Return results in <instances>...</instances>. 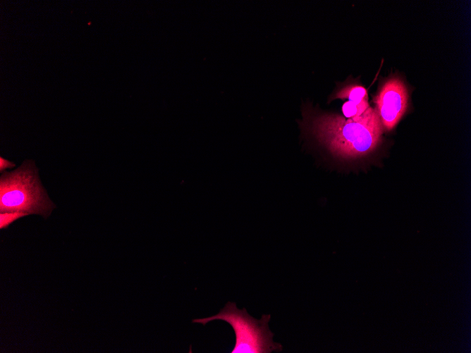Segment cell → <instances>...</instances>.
<instances>
[{
  "label": "cell",
  "instance_id": "cell-1",
  "mask_svg": "<svg viewBox=\"0 0 471 353\" xmlns=\"http://www.w3.org/2000/svg\"><path fill=\"white\" fill-rule=\"evenodd\" d=\"M299 125L302 132L343 159L367 156L382 142L384 129L375 109L371 106L361 116L350 118L304 106Z\"/></svg>",
  "mask_w": 471,
  "mask_h": 353
},
{
  "label": "cell",
  "instance_id": "cell-2",
  "mask_svg": "<svg viewBox=\"0 0 471 353\" xmlns=\"http://www.w3.org/2000/svg\"><path fill=\"white\" fill-rule=\"evenodd\" d=\"M55 205L39 180L32 160L16 170L4 171L0 177V212H24L48 217Z\"/></svg>",
  "mask_w": 471,
  "mask_h": 353
},
{
  "label": "cell",
  "instance_id": "cell-3",
  "mask_svg": "<svg viewBox=\"0 0 471 353\" xmlns=\"http://www.w3.org/2000/svg\"><path fill=\"white\" fill-rule=\"evenodd\" d=\"M269 315H262L260 320L250 316L245 309L236 307L235 302H227L219 314L207 318H197L192 323L206 325L214 320L228 323L236 335V343L231 353H270L281 352L282 345L272 340L274 334L269 328Z\"/></svg>",
  "mask_w": 471,
  "mask_h": 353
},
{
  "label": "cell",
  "instance_id": "cell-4",
  "mask_svg": "<svg viewBox=\"0 0 471 353\" xmlns=\"http://www.w3.org/2000/svg\"><path fill=\"white\" fill-rule=\"evenodd\" d=\"M409 92L403 80L391 76L384 81L373 99L384 130H393L408 109Z\"/></svg>",
  "mask_w": 471,
  "mask_h": 353
},
{
  "label": "cell",
  "instance_id": "cell-5",
  "mask_svg": "<svg viewBox=\"0 0 471 353\" xmlns=\"http://www.w3.org/2000/svg\"><path fill=\"white\" fill-rule=\"evenodd\" d=\"M347 99L345 103L355 109L359 115L364 113L369 107L367 91L360 83L350 81L345 82L338 87L330 99Z\"/></svg>",
  "mask_w": 471,
  "mask_h": 353
},
{
  "label": "cell",
  "instance_id": "cell-6",
  "mask_svg": "<svg viewBox=\"0 0 471 353\" xmlns=\"http://www.w3.org/2000/svg\"><path fill=\"white\" fill-rule=\"evenodd\" d=\"M29 215L24 212H4L0 213V228L5 229L18 218Z\"/></svg>",
  "mask_w": 471,
  "mask_h": 353
},
{
  "label": "cell",
  "instance_id": "cell-7",
  "mask_svg": "<svg viewBox=\"0 0 471 353\" xmlns=\"http://www.w3.org/2000/svg\"><path fill=\"white\" fill-rule=\"evenodd\" d=\"M16 165L13 162L4 159L3 157L0 158V172L3 173L6 168H11L15 167Z\"/></svg>",
  "mask_w": 471,
  "mask_h": 353
}]
</instances>
